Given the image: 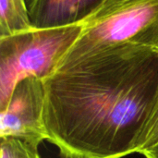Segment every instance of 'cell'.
Segmentation results:
<instances>
[{"mask_svg": "<svg viewBox=\"0 0 158 158\" xmlns=\"http://www.w3.org/2000/svg\"><path fill=\"white\" fill-rule=\"evenodd\" d=\"M47 141L65 158H123L158 91V50L122 44L63 60L43 80Z\"/></svg>", "mask_w": 158, "mask_h": 158, "instance_id": "6da1fadb", "label": "cell"}, {"mask_svg": "<svg viewBox=\"0 0 158 158\" xmlns=\"http://www.w3.org/2000/svg\"><path fill=\"white\" fill-rule=\"evenodd\" d=\"M81 24L62 61L122 44L158 50V0H106Z\"/></svg>", "mask_w": 158, "mask_h": 158, "instance_id": "7a4b0ae2", "label": "cell"}, {"mask_svg": "<svg viewBox=\"0 0 158 158\" xmlns=\"http://www.w3.org/2000/svg\"><path fill=\"white\" fill-rule=\"evenodd\" d=\"M81 32V24L34 28L0 38V109L23 79L44 80L58 67Z\"/></svg>", "mask_w": 158, "mask_h": 158, "instance_id": "3957f363", "label": "cell"}, {"mask_svg": "<svg viewBox=\"0 0 158 158\" xmlns=\"http://www.w3.org/2000/svg\"><path fill=\"white\" fill-rule=\"evenodd\" d=\"M44 86L30 77L15 86L6 105L0 109V137L13 138L38 148L47 140L44 125Z\"/></svg>", "mask_w": 158, "mask_h": 158, "instance_id": "277c9868", "label": "cell"}, {"mask_svg": "<svg viewBox=\"0 0 158 158\" xmlns=\"http://www.w3.org/2000/svg\"><path fill=\"white\" fill-rule=\"evenodd\" d=\"M106 0H31L30 21L34 28L81 24Z\"/></svg>", "mask_w": 158, "mask_h": 158, "instance_id": "5b68a950", "label": "cell"}, {"mask_svg": "<svg viewBox=\"0 0 158 158\" xmlns=\"http://www.w3.org/2000/svg\"><path fill=\"white\" fill-rule=\"evenodd\" d=\"M31 28L25 0H0V38Z\"/></svg>", "mask_w": 158, "mask_h": 158, "instance_id": "8992f818", "label": "cell"}, {"mask_svg": "<svg viewBox=\"0 0 158 158\" xmlns=\"http://www.w3.org/2000/svg\"><path fill=\"white\" fill-rule=\"evenodd\" d=\"M0 158H41L38 148L13 138L1 139Z\"/></svg>", "mask_w": 158, "mask_h": 158, "instance_id": "52a82bcc", "label": "cell"}, {"mask_svg": "<svg viewBox=\"0 0 158 158\" xmlns=\"http://www.w3.org/2000/svg\"><path fill=\"white\" fill-rule=\"evenodd\" d=\"M158 142V91L154 107L146 121L137 144V153L143 154Z\"/></svg>", "mask_w": 158, "mask_h": 158, "instance_id": "ba28073f", "label": "cell"}, {"mask_svg": "<svg viewBox=\"0 0 158 158\" xmlns=\"http://www.w3.org/2000/svg\"><path fill=\"white\" fill-rule=\"evenodd\" d=\"M145 158H158V142L142 154Z\"/></svg>", "mask_w": 158, "mask_h": 158, "instance_id": "9c48e42d", "label": "cell"}]
</instances>
